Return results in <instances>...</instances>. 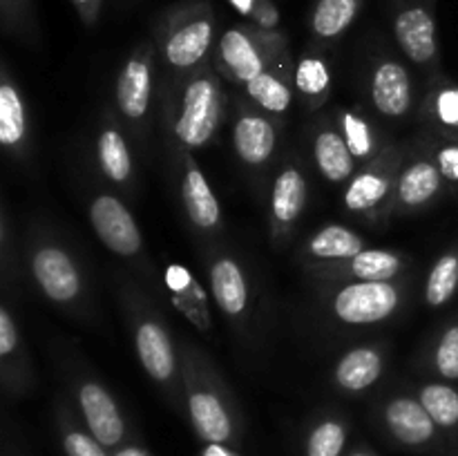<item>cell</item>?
<instances>
[{
    "mask_svg": "<svg viewBox=\"0 0 458 456\" xmlns=\"http://www.w3.org/2000/svg\"><path fill=\"white\" fill-rule=\"evenodd\" d=\"M157 54L159 52H157L155 40H143L125 58L119 76H116V110H119L121 119L132 125H141L150 110Z\"/></svg>",
    "mask_w": 458,
    "mask_h": 456,
    "instance_id": "11",
    "label": "cell"
},
{
    "mask_svg": "<svg viewBox=\"0 0 458 456\" xmlns=\"http://www.w3.org/2000/svg\"><path fill=\"white\" fill-rule=\"evenodd\" d=\"M165 286L177 300L179 311L186 313L188 320L199 326L201 331H208V307H206L204 291L195 286L191 273L179 264H173V266L165 268Z\"/></svg>",
    "mask_w": 458,
    "mask_h": 456,
    "instance_id": "32",
    "label": "cell"
},
{
    "mask_svg": "<svg viewBox=\"0 0 458 456\" xmlns=\"http://www.w3.org/2000/svg\"><path fill=\"white\" fill-rule=\"evenodd\" d=\"M365 237L344 224H325L318 228L302 246V255L307 266L311 264L343 262L365 250Z\"/></svg>",
    "mask_w": 458,
    "mask_h": 456,
    "instance_id": "25",
    "label": "cell"
},
{
    "mask_svg": "<svg viewBox=\"0 0 458 456\" xmlns=\"http://www.w3.org/2000/svg\"><path fill=\"white\" fill-rule=\"evenodd\" d=\"M224 76L210 63L183 80L179 107L173 116V141L182 155L208 146L224 114Z\"/></svg>",
    "mask_w": 458,
    "mask_h": 456,
    "instance_id": "5",
    "label": "cell"
},
{
    "mask_svg": "<svg viewBox=\"0 0 458 456\" xmlns=\"http://www.w3.org/2000/svg\"><path fill=\"white\" fill-rule=\"evenodd\" d=\"M385 374V351L378 344H358L340 356L334 367L335 387L347 393L367 392Z\"/></svg>",
    "mask_w": 458,
    "mask_h": 456,
    "instance_id": "22",
    "label": "cell"
},
{
    "mask_svg": "<svg viewBox=\"0 0 458 456\" xmlns=\"http://www.w3.org/2000/svg\"><path fill=\"white\" fill-rule=\"evenodd\" d=\"M63 447H65L67 456H107L106 447L92 436V432H83V429L74 427V423L65 429L63 434Z\"/></svg>",
    "mask_w": 458,
    "mask_h": 456,
    "instance_id": "41",
    "label": "cell"
},
{
    "mask_svg": "<svg viewBox=\"0 0 458 456\" xmlns=\"http://www.w3.org/2000/svg\"><path fill=\"white\" fill-rule=\"evenodd\" d=\"M392 30L407 61L438 74L437 0H392Z\"/></svg>",
    "mask_w": 458,
    "mask_h": 456,
    "instance_id": "9",
    "label": "cell"
},
{
    "mask_svg": "<svg viewBox=\"0 0 458 456\" xmlns=\"http://www.w3.org/2000/svg\"><path fill=\"white\" fill-rule=\"evenodd\" d=\"M0 146L16 161L25 159L30 150V114L25 97L4 61L0 63Z\"/></svg>",
    "mask_w": 458,
    "mask_h": 456,
    "instance_id": "21",
    "label": "cell"
},
{
    "mask_svg": "<svg viewBox=\"0 0 458 456\" xmlns=\"http://www.w3.org/2000/svg\"><path fill=\"white\" fill-rule=\"evenodd\" d=\"M88 217L94 232L110 253L123 259L143 255V235L128 206L112 192H98L89 199Z\"/></svg>",
    "mask_w": 458,
    "mask_h": 456,
    "instance_id": "12",
    "label": "cell"
},
{
    "mask_svg": "<svg viewBox=\"0 0 458 456\" xmlns=\"http://www.w3.org/2000/svg\"><path fill=\"white\" fill-rule=\"evenodd\" d=\"M121 302L132 331L139 365L157 387L164 389L165 393H177L179 401H183L182 347L174 344L164 316L132 284H121Z\"/></svg>",
    "mask_w": 458,
    "mask_h": 456,
    "instance_id": "2",
    "label": "cell"
},
{
    "mask_svg": "<svg viewBox=\"0 0 458 456\" xmlns=\"http://www.w3.org/2000/svg\"><path fill=\"white\" fill-rule=\"evenodd\" d=\"M253 27L264 31H282L280 30V9L273 0H231Z\"/></svg>",
    "mask_w": 458,
    "mask_h": 456,
    "instance_id": "39",
    "label": "cell"
},
{
    "mask_svg": "<svg viewBox=\"0 0 458 456\" xmlns=\"http://www.w3.org/2000/svg\"><path fill=\"white\" fill-rule=\"evenodd\" d=\"M244 92L249 101L259 110L273 116H282L291 110V103H293V74L282 70H267L255 76L246 85Z\"/></svg>",
    "mask_w": 458,
    "mask_h": 456,
    "instance_id": "31",
    "label": "cell"
},
{
    "mask_svg": "<svg viewBox=\"0 0 458 456\" xmlns=\"http://www.w3.org/2000/svg\"><path fill=\"white\" fill-rule=\"evenodd\" d=\"M293 88L309 110H320L331 97L334 79L325 54L304 52L293 67Z\"/></svg>",
    "mask_w": 458,
    "mask_h": 456,
    "instance_id": "29",
    "label": "cell"
},
{
    "mask_svg": "<svg viewBox=\"0 0 458 456\" xmlns=\"http://www.w3.org/2000/svg\"><path fill=\"white\" fill-rule=\"evenodd\" d=\"M420 119L432 137L458 141V80L434 76L420 106Z\"/></svg>",
    "mask_w": 458,
    "mask_h": 456,
    "instance_id": "24",
    "label": "cell"
},
{
    "mask_svg": "<svg viewBox=\"0 0 458 456\" xmlns=\"http://www.w3.org/2000/svg\"><path fill=\"white\" fill-rule=\"evenodd\" d=\"M0 27L3 34L27 47L40 45V22L36 0H0Z\"/></svg>",
    "mask_w": 458,
    "mask_h": 456,
    "instance_id": "33",
    "label": "cell"
},
{
    "mask_svg": "<svg viewBox=\"0 0 458 456\" xmlns=\"http://www.w3.org/2000/svg\"><path fill=\"white\" fill-rule=\"evenodd\" d=\"M27 264L36 286L49 302L63 308H76L83 302V268L65 244L54 237H36L27 250Z\"/></svg>",
    "mask_w": 458,
    "mask_h": 456,
    "instance_id": "7",
    "label": "cell"
},
{
    "mask_svg": "<svg viewBox=\"0 0 458 456\" xmlns=\"http://www.w3.org/2000/svg\"><path fill=\"white\" fill-rule=\"evenodd\" d=\"M0 380H3V387L16 396L25 393L36 380L21 325L7 298L0 308Z\"/></svg>",
    "mask_w": 458,
    "mask_h": 456,
    "instance_id": "20",
    "label": "cell"
},
{
    "mask_svg": "<svg viewBox=\"0 0 458 456\" xmlns=\"http://www.w3.org/2000/svg\"><path fill=\"white\" fill-rule=\"evenodd\" d=\"M183 405L197 436L224 445L235 434L233 396L217 367L192 342H182Z\"/></svg>",
    "mask_w": 458,
    "mask_h": 456,
    "instance_id": "1",
    "label": "cell"
},
{
    "mask_svg": "<svg viewBox=\"0 0 458 456\" xmlns=\"http://www.w3.org/2000/svg\"><path fill=\"white\" fill-rule=\"evenodd\" d=\"M347 443V429L338 418H325L313 427L307 441V456H340Z\"/></svg>",
    "mask_w": 458,
    "mask_h": 456,
    "instance_id": "37",
    "label": "cell"
},
{
    "mask_svg": "<svg viewBox=\"0 0 458 456\" xmlns=\"http://www.w3.org/2000/svg\"><path fill=\"white\" fill-rule=\"evenodd\" d=\"M74 380L76 402L92 436L103 447H116L125 436V418L112 393L89 374L74 376Z\"/></svg>",
    "mask_w": 458,
    "mask_h": 456,
    "instance_id": "14",
    "label": "cell"
},
{
    "mask_svg": "<svg viewBox=\"0 0 458 456\" xmlns=\"http://www.w3.org/2000/svg\"><path fill=\"white\" fill-rule=\"evenodd\" d=\"M334 125L343 134L353 159L358 161L360 168L365 164H369L371 159H376L389 146L385 141L383 132L374 125V121L362 114L360 110H353V107H344V110L335 112Z\"/></svg>",
    "mask_w": 458,
    "mask_h": 456,
    "instance_id": "28",
    "label": "cell"
},
{
    "mask_svg": "<svg viewBox=\"0 0 458 456\" xmlns=\"http://www.w3.org/2000/svg\"><path fill=\"white\" fill-rule=\"evenodd\" d=\"M428 367L437 378L458 380V320L443 326L428 353Z\"/></svg>",
    "mask_w": 458,
    "mask_h": 456,
    "instance_id": "36",
    "label": "cell"
},
{
    "mask_svg": "<svg viewBox=\"0 0 458 456\" xmlns=\"http://www.w3.org/2000/svg\"><path fill=\"white\" fill-rule=\"evenodd\" d=\"M13 277V240H12V222H9V210L3 204L0 208V282H3L4 298L9 295Z\"/></svg>",
    "mask_w": 458,
    "mask_h": 456,
    "instance_id": "40",
    "label": "cell"
},
{
    "mask_svg": "<svg viewBox=\"0 0 458 456\" xmlns=\"http://www.w3.org/2000/svg\"><path fill=\"white\" fill-rule=\"evenodd\" d=\"M458 293V244L447 249L437 258L425 277L423 298L432 308H441L450 304Z\"/></svg>",
    "mask_w": 458,
    "mask_h": 456,
    "instance_id": "34",
    "label": "cell"
},
{
    "mask_svg": "<svg viewBox=\"0 0 458 456\" xmlns=\"http://www.w3.org/2000/svg\"><path fill=\"white\" fill-rule=\"evenodd\" d=\"M419 401L432 416L437 427L454 429L458 427V389L445 380L425 383L419 389Z\"/></svg>",
    "mask_w": 458,
    "mask_h": 456,
    "instance_id": "35",
    "label": "cell"
},
{
    "mask_svg": "<svg viewBox=\"0 0 458 456\" xmlns=\"http://www.w3.org/2000/svg\"><path fill=\"white\" fill-rule=\"evenodd\" d=\"M114 456H150V454L137 445H125V447H121V450H116Z\"/></svg>",
    "mask_w": 458,
    "mask_h": 456,
    "instance_id": "44",
    "label": "cell"
},
{
    "mask_svg": "<svg viewBox=\"0 0 458 456\" xmlns=\"http://www.w3.org/2000/svg\"><path fill=\"white\" fill-rule=\"evenodd\" d=\"M276 146L277 128L271 114L253 103H242L233 123V150L237 159L249 168H262L273 156Z\"/></svg>",
    "mask_w": 458,
    "mask_h": 456,
    "instance_id": "16",
    "label": "cell"
},
{
    "mask_svg": "<svg viewBox=\"0 0 458 456\" xmlns=\"http://www.w3.org/2000/svg\"><path fill=\"white\" fill-rule=\"evenodd\" d=\"M385 425L405 445H425L437 436V423L419 396H394L385 405Z\"/></svg>",
    "mask_w": 458,
    "mask_h": 456,
    "instance_id": "23",
    "label": "cell"
},
{
    "mask_svg": "<svg viewBox=\"0 0 458 456\" xmlns=\"http://www.w3.org/2000/svg\"><path fill=\"white\" fill-rule=\"evenodd\" d=\"M309 199V183L302 168L293 161L284 164L273 179L271 201H268V219L271 235L276 241L289 240L298 226Z\"/></svg>",
    "mask_w": 458,
    "mask_h": 456,
    "instance_id": "15",
    "label": "cell"
},
{
    "mask_svg": "<svg viewBox=\"0 0 458 456\" xmlns=\"http://www.w3.org/2000/svg\"><path fill=\"white\" fill-rule=\"evenodd\" d=\"M217 18L208 0H182L155 21V45L165 65L188 76L210 61Z\"/></svg>",
    "mask_w": 458,
    "mask_h": 456,
    "instance_id": "3",
    "label": "cell"
},
{
    "mask_svg": "<svg viewBox=\"0 0 458 456\" xmlns=\"http://www.w3.org/2000/svg\"><path fill=\"white\" fill-rule=\"evenodd\" d=\"M70 3L74 4L76 13H79V18L83 21V25L94 27L98 22V18H101L103 3H106V0H70Z\"/></svg>",
    "mask_w": 458,
    "mask_h": 456,
    "instance_id": "42",
    "label": "cell"
},
{
    "mask_svg": "<svg viewBox=\"0 0 458 456\" xmlns=\"http://www.w3.org/2000/svg\"><path fill=\"white\" fill-rule=\"evenodd\" d=\"M365 0H316L309 18L311 36L316 43H334L343 38L349 27L360 16Z\"/></svg>",
    "mask_w": 458,
    "mask_h": 456,
    "instance_id": "30",
    "label": "cell"
},
{
    "mask_svg": "<svg viewBox=\"0 0 458 456\" xmlns=\"http://www.w3.org/2000/svg\"><path fill=\"white\" fill-rule=\"evenodd\" d=\"M369 98L371 106L387 119H403L411 110V76L398 58H376L369 72Z\"/></svg>",
    "mask_w": 458,
    "mask_h": 456,
    "instance_id": "17",
    "label": "cell"
},
{
    "mask_svg": "<svg viewBox=\"0 0 458 456\" xmlns=\"http://www.w3.org/2000/svg\"><path fill=\"white\" fill-rule=\"evenodd\" d=\"M405 302V286L394 282H347L329 295V311L347 326H371L387 322Z\"/></svg>",
    "mask_w": 458,
    "mask_h": 456,
    "instance_id": "8",
    "label": "cell"
},
{
    "mask_svg": "<svg viewBox=\"0 0 458 456\" xmlns=\"http://www.w3.org/2000/svg\"><path fill=\"white\" fill-rule=\"evenodd\" d=\"M352 456H371V454H367V452H353Z\"/></svg>",
    "mask_w": 458,
    "mask_h": 456,
    "instance_id": "45",
    "label": "cell"
},
{
    "mask_svg": "<svg viewBox=\"0 0 458 456\" xmlns=\"http://www.w3.org/2000/svg\"><path fill=\"white\" fill-rule=\"evenodd\" d=\"M428 146L429 150H432L434 159H437V165L438 170H441L447 192H452L458 199V141L432 137V134H429Z\"/></svg>",
    "mask_w": 458,
    "mask_h": 456,
    "instance_id": "38",
    "label": "cell"
},
{
    "mask_svg": "<svg viewBox=\"0 0 458 456\" xmlns=\"http://www.w3.org/2000/svg\"><path fill=\"white\" fill-rule=\"evenodd\" d=\"M445 192L447 186L443 182L437 159H434L428 141H423L420 148L407 152L405 164H403L401 174H398L396 197H394V217L423 213V210L432 208Z\"/></svg>",
    "mask_w": 458,
    "mask_h": 456,
    "instance_id": "10",
    "label": "cell"
},
{
    "mask_svg": "<svg viewBox=\"0 0 458 456\" xmlns=\"http://www.w3.org/2000/svg\"><path fill=\"white\" fill-rule=\"evenodd\" d=\"M410 152L407 143H389L376 159L358 168L343 192L347 213L362 217L371 226L385 228L394 217L398 174Z\"/></svg>",
    "mask_w": 458,
    "mask_h": 456,
    "instance_id": "6",
    "label": "cell"
},
{
    "mask_svg": "<svg viewBox=\"0 0 458 456\" xmlns=\"http://www.w3.org/2000/svg\"><path fill=\"white\" fill-rule=\"evenodd\" d=\"M206 268H208L210 293L219 311L231 322L244 320L250 307V291L249 277L240 259L228 253H213L208 255Z\"/></svg>",
    "mask_w": 458,
    "mask_h": 456,
    "instance_id": "18",
    "label": "cell"
},
{
    "mask_svg": "<svg viewBox=\"0 0 458 456\" xmlns=\"http://www.w3.org/2000/svg\"><path fill=\"white\" fill-rule=\"evenodd\" d=\"M410 259L398 250L365 249L343 262L307 266L322 282H394L403 275Z\"/></svg>",
    "mask_w": 458,
    "mask_h": 456,
    "instance_id": "13",
    "label": "cell"
},
{
    "mask_svg": "<svg viewBox=\"0 0 458 456\" xmlns=\"http://www.w3.org/2000/svg\"><path fill=\"white\" fill-rule=\"evenodd\" d=\"M204 456H235L231 450H226L224 445H217V443H208Z\"/></svg>",
    "mask_w": 458,
    "mask_h": 456,
    "instance_id": "43",
    "label": "cell"
},
{
    "mask_svg": "<svg viewBox=\"0 0 458 456\" xmlns=\"http://www.w3.org/2000/svg\"><path fill=\"white\" fill-rule=\"evenodd\" d=\"M313 161H316L318 173L331 183H347L360 168L334 123L318 128L313 137Z\"/></svg>",
    "mask_w": 458,
    "mask_h": 456,
    "instance_id": "26",
    "label": "cell"
},
{
    "mask_svg": "<svg viewBox=\"0 0 458 456\" xmlns=\"http://www.w3.org/2000/svg\"><path fill=\"white\" fill-rule=\"evenodd\" d=\"M97 164L103 177L114 186H132L134 164L128 139L119 125L107 119L97 134Z\"/></svg>",
    "mask_w": 458,
    "mask_h": 456,
    "instance_id": "27",
    "label": "cell"
},
{
    "mask_svg": "<svg viewBox=\"0 0 458 456\" xmlns=\"http://www.w3.org/2000/svg\"><path fill=\"white\" fill-rule=\"evenodd\" d=\"M293 67L284 31H264L250 22L228 27L215 49V70L242 88L267 70L293 74Z\"/></svg>",
    "mask_w": 458,
    "mask_h": 456,
    "instance_id": "4",
    "label": "cell"
},
{
    "mask_svg": "<svg viewBox=\"0 0 458 456\" xmlns=\"http://www.w3.org/2000/svg\"><path fill=\"white\" fill-rule=\"evenodd\" d=\"M182 204L195 231L213 235L222 228V206L192 152L182 155Z\"/></svg>",
    "mask_w": 458,
    "mask_h": 456,
    "instance_id": "19",
    "label": "cell"
}]
</instances>
